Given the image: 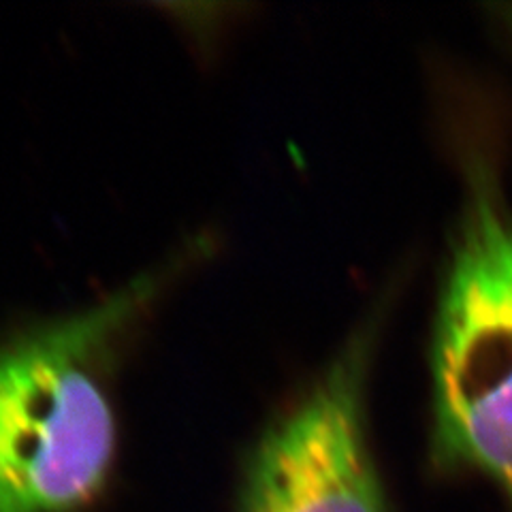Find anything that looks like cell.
<instances>
[{"instance_id": "1", "label": "cell", "mask_w": 512, "mask_h": 512, "mask_svg": "<svg viewBox=\"0 0 512 512\" xmlns=\"http://www.w3.org/2000/svg\"><path fill=\"white\" fill-rule=\"evenodd\" d=\"M463 203L431 329L429 455L472 472L512 508V210L498 152L459 135Z\"/></svg>"}, {"instance_id": "2", "label": "cell", "mask_w": 512, "mask_h": 512, "mask_svg": "<svg viewBox=\"0 0 512 512\" xmlns=\"http://www.w3.org/2000/svg\"><path fill=\"white\" fill-rule=\"evenodd\" d=\"M156 288L135 280L0 346V512H71L103 489L116 453L109 359Z\"/></svg>"}, {"instance_id": "3", "label": "cell", "mask_w": 512, "mask_h": 512, "mask_svg": "<svg viewBox=\"0 0 512 512\" xmlns=\"http://www.w3.org/2000/svg\"><path fill=\"white\" fill-rule=\"evenodd\" d=\"M374 314L267 427L242 483V512H387L370 444Z\"/></svg>"}, {"instance_id": "4", "label": "cell", "mask_w": 512, "mask_h": 512, "mask_svg": "<svg viewBox=\"0 0 512 512\" xmlns=\"http://www.w3.org/2000/svg\"><path fill=\"white\" fill-rule=\"evenodd\" d=\"M493 13L498 15L500 24L504 26V30L508 32L510 39H512V5H498V7H493Z\"/></svg>"}]
</instances>
